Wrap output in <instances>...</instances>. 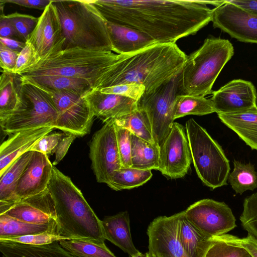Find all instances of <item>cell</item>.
<instances>
[{
    "mask_svg": "<svg viewBox=\"0 0 257 257\" xmlns=\"http://www.w3.org/2000/svg\"><path fill=\"white\" fill-rule=\"evenodd\" d=\"M224 1L95 0L92 4L107 22L144 33L157 44L175 43L195 34L212 19V9Z\"/></svg>",
    "mask_w": 257,
    "mask_h": 257,
    "instance_id": "6da1fadb",
    "label": "cell"
},
{
    "mask_svg": "<svg viewBox=\"0 0 257 257\" xmlns=\"http://www.w3.org/2000/svg\"><path fill=\"white\" fill-rule=\"evenodd\" d=\"M187 56L176 43L157 44L132 54L120 55L103 88L136 83L145 87V93L151 92L180 73Z\"/></svg>",
    "mask_w": 257,
    "mask_h": 257,
    "instance_id": "7a4b0ae2",
    "label": "cell"
},
{
    "mask_svg": "<svg viewBox=\"0 0 257 257\" xmlns=\"http://www.w3.org/2000/svg\"><path fill=\"white\" fill-rule=\"evenodd\" d=\"M47 188L54 202L58 235L105 245L101 220L69 177L54 166Z\"/></svg>",
    "mask_w": 257,
    "mask_h": 257,
    "instance_id": "3957f363",
    "label": "cell"
},
{
    "mask_svg": "<svg viewBox=\"0 0 257 257\" xmlns=\"http://www.w3.org/2000/svg\"><path fill=\"white\" fill-rule=\"evenodd\" d=\"M120 55L76 47L64 49L20 73L21 77L59 75L87 80L93 89L103 87L107 74Z\"/></svg>",
    "mask_w": 257,
    "mask_h": 257,
    "instance_id": "277c9868",
    "label": "cell"
},
{
    "mask_svg": "<svg viewBox=\"0 0 257 257\" xmlns=\"http://www.w3.org/2000/svg\"><path fill=\"white\" fill-rule=\"evenodd\" d=\"M65 38L63 50L80 48L112 51L107 21L92 1L52 0Z\"/></svg>",
    "mask_w": 257,
    "mask_h": 257,
    "instance_id": "5b68a950",
    "label": "cell"
},
{
    "mask_svg": "<svg viewBox=\"0 0 257 257\" xmlns=\"http://www.w3.org/2000/svg\"><path fill=\"white\" fill-rule=\"evenodd\" d=\"M233 54V46L227 39L207 37L187 56L179 74V94L200 97L212 94L214 82Z\"/></svg>",
    "mask_w": 257,
    "mask_h": 257,
    "instance_id": "8992f818",
    "label": "cell"
},
{
    "mask_svg": "<svg viewBox=\"0 0 257 257\" xmlns=\"http://www.w3.org/2000/svg\"><path fill=\"white\" fill-rule=\"evenodd\" d=\"M185 126L192 160L203 184L211 190L226 185L230 168L222 147L194 119Z\"/></svg>",
    "mask_w": 257,
    "mask_h": 257,
    "instance_id": "52a82bcc",
    "label": "cell"
},
{
    "mask_svg": "<svg viewBox=\"0 0 257 257\" xmlns=\"http://www.w3.org/2000/svg\"><path fill=\"white\" fill-rule=\"evenodd\" d=\"M21 80L20 101L15 110L0 121L6 134L44 127L55 128L58 112L49 92Z\"/></svg>",
    "mask_w": 257,
    "mask_h": 257,
    "instance_id": "ba28073f",
    "label": "cell"
},
{
    "mask_svg": "<svg viewBox=\"0 0 257 257\" xmlns=\"http://www.w3.org/2000/svg\"><path fill=\"white\" fill-rule=\"evenodd\" d=\"M179 74L154 91L144 93L138 101V108L146 113L151 125L154 143L159 148L174 122V101L180 94Z\"/></svg>",
    "mask_w": 257,
    "mask_h": 257,
    "instance_id": "9c48e42d",
    "label": "cell"
},
{
    "mask_svg": "<svg viewBox=\"0 0 257 257\" xmlns=\"http://www.w3.org/2000/svg\"><path fill=\"white\" fill-rule=\"evenodd\" d=\"M58 112L55 128L83 137L90 132L95 117L83 95L68 91H50Z\"/></svg>",
    "mask_w": 257,
    "mask_h": 257,
    "instance_id": "30bf717a",
    "label": "cell"
},
{
    "mask_svg": "<svg viewBox=\"0 0 257 257\" xmlns=\"http://www.w3.org/2000/svg\"><path fill=\"white\" fill-rule=\"evenodd\" d=\"M184 212L187 219L209 237L226 234L236 227L231 209L223 202L202 199L190 205Z\"/></svg>",
    "mask_w": 257,
    "mask_h": 257,
    "instance_id": "8fae6325",
    "label": "cell"
},
{
    "mask_svg": "<svg viewBox=\"0 0 257 257\" xmlns=\"http://www.w3.org/2000/svg\"><path fill=\"white\" fill-rule=\"evenodd\" d=\"M91 168L98 183L106 184L111 174L121 168L114 120L94 133L89 145Z\"/></svg>",
    "mask_w": 257,
    "mask_h": 257,
    "instance_id": "7c38bea8",
    "label": "cell"
},
{
    "mask_svg": "<svg viewBox=\"0 0 257 257\" xmlns=\"http://www.w3.org/2000/svg\"><path fill=\"white\" fill-rule=\"evenodd\" d=\"M185 128L174 122L172 129L160 147L159 171L171 179L181 178L189 172L191 154Z\"/></svg>",
    "mask_w": 257,
    "mask_h": 257,
    "instance_id": "4fadbf2b",
    "label": "cell"
},
{
    "mask_svg": "<svg viewBox=\"0 0 257 257\" xmlns=\"http://www.w3.org/2000/svg\"><path fill=\"white\" fill-rule=\"evenodd\" d=\"M224 2L212 9L213 27L239 41L257 44V14Z\"/></svg>",
    "mask_w": 257,
    "mask_h": 257,
    "instance_id": "5bb4252c",
    "label": "cell"
},
{
    "mask_svg": "<svg viewBox=\"0 0 257 257\" xmlns=\"http://www.w3.org/2000/svg\"><path fill=\"white\" fill-rule=\"evenodd\" d=\"M180 212L155 218L147 229L148 252L155 257H189L180 242L178 226Z\"/></svg>",
    "mask_w": 257,
    "mask_h": 257,
    "instance_id": "9a60e30c",
    "label": "cell"
},
{
    "mask_svg": "<svg viewBox=\"0 0 257 257\" xmlns=\"http://www.w3.org/2000/svg\"><path fill=\"white\" fill-rule=\"evenodd\" d=\"M65 41L59 18L51 2L39 17L26 42L32 45L39 60L62 50Z\"/></svg>",
    "mask_w": 257,
    "mask_h": 257,
    "instance_id": "2e32d148",
    "label": "cell"
},
{
    "mask_svg": "<svg viewBox=\"0 0 257 257\" xmlns=\"http://www.w3.org/2000/svg\"><path fill=\"white\" fill-rule=\"evenodd\" d=\"M211 98L215 112L235 113L257 107V93L254 85L243 79H234L213 91Z\"/></svg>",
    "mask_w": 257,
    "mask_h": 257,
    "instance_id": "e0dca14e",
    "label": "cell"
},
{
    "mask_svg": "<svg viewBox=\"0 0 257 257\" xmlns=\"http://www.w3.org/2000/svg\"><path fill=\"white\" fill-rule=\"evenodd\" d=\"M53 166L48 156L33 151L16 188L15 195L18 201L46 189L52 176Z\"/></svg>",
    "mask_w": 257,
    "mask_h": 257,
    "instance_id": "ac0fdd59",
    "label": "cell"
},
{
    "mask_svg": "<svg viewBox=\"0 0 257 257\" xmlns=\"http://www.w3.org/2000/svg\"><path fill=\"white\" fill-rule=\"evenodd\" d=\"M95 116L105 123L126 115L138 108V101L119 95L92 89L83 96Z\"/></svg>",
    "mask_w": 257,
    "mask_h": 257,
    "instance_id": "d6986e66",
    "label": "cell"
},
{
    "mask_svg": "<svg viewBox=\"0 0 257 257\" xmlns=\"http://www.w3.org/2000/svg\"><path fill=\"white\" fill-rule=\"evenodd\" d=\"M53 127H44L17 132L4 141L0 147V174L16 159L31 151L35 144Z\"/></svg>",
    "mask_w": 257,
    "mask_h": 257,
    "instance_id": "ffe728a7",
    "label": "cell"
},
{
    "mask_svg": "<svg viewBox=\"0 0 257 257\" xmlns=\"http://www.w3.org/2000/svg\"><path fill=\"white\" fill-rule=\"evenodd\" d=\"M112 51L119 55L132 54L157 44L147 34L133 28L107 22Z\"/></svg>",
    "mask_w": 257,
    "mask_h": 257,
    "instance_id": "44dd1931",
    "label": "cell"
},
{
    "mask_svg": "<svg viewBox=\"0 0 257 257\" xmlns=\"http://www.w3.org/2000/svg\"><path fill=\"white\" fill-rule=\"evenodd\" d=\"M101 224L105 239L118 247L130 256L140 252L136 248L133 242L127 211L106 216L101 220Z\"/></svg>",
    "mask_w": 257,
    "mask_h": 257,
    "instance_id": "7402d4cb",
    "label": "cell"
},
{
    "mask_svg": "<svg viewBox=\"0 0 257 257\" xmlns=\"http://www.w3.org/2000/svg\"><path fill=\"white\" fill-rule=\"evenodd\" d=\"M33 151H28L16 159L0 174V213L4 214L18 202L15 195L19 179L29 162Z\"/></svg>",
    "mask_w": 257,
    "mask_h": 257,
    "instance_id": "603a6c76",
    "label": "cell"
},
{
    "mask_svg": "<svg viewBox=\"0 0 257 257\" xmlns=\"http://www.w3.org/2000/svg\"><path fill=\"white\" fill-rule=\"evenodd\" d=\"M0 251L2 257H76L59 241L34 245L0 239Z\"/></svg>",
    "mask_w": 257,
    "mask_h": 257,
    "instance_id": "cb8c5ba5",
    "label": "cell"
},
{
    "mask_svg": "<svg viewBox=\"0 0 257 257\" xmlns=\"http://www.w3.org/2000/svg\"><path fill=\"white\" fill-rule=\"evenodd\" d=\"M217 115L222 123L234 131L252 150L257 151V107Z\"/></svg>",
    "mask_w": 257,
    "mask_h": 257,
    "instance_id": "d4e9b609",
    "label": "cell"
},
{
    "mask_svg": "<svg viewBox=\"0 0 257 257\" xmlns=\"http://www.w3.org/2000/svg\"><path fill=\"white\" fill-rule=\"evenodd\" d=\"M20 77L22 80L49 92L68 91L84 96L93 89L87 80L80 78L59 75Z\"/></svg>",
    "mask_w": 257,
    "mask_h": 257,
    "instance_id": "484cf974",
    "label": "cell"
},
{
    "mask_svg": "<svg viewBox=\"0 0 257 257\" xmlns=\"http://www.w3.org/2000/svg\"><path fill=\"white\" fill-rule=\"evenodd\" d=\"M179 236L185 251L189 257H204L212 240L196 228L186 218L184 211L180 212Z\"/></svg>",
    "mask_w": 257,
    "mask_h": 257,
    "instance_id": "4316f807",
    "label": "cell"
},
{
    "mask_svg": "<svg viewBox=\"0 0 257 257\" xmlns=\"http://www.w3.org/2000/svg\"><path fill=\"white\" fill-rule=\"evenodd\" d=\"M45 232L57 235L55 221L41 224H33L16 219L5 214L0 215V239Z\"/></svg>",
    "mask_w": 257,
    "mask_h": 257,
    "instance_id": "83f0119b",
    "label": "cell"
},
{
    "mask_svg": "<svg viewBox=\"0 0 257 257\" xmlns=\"http://www.w3.org/2000/svg\"><path fill=\"white\" fill-rule=\"evenodd\" d=\"M21 80L18 74L3 71L0 77V121L16 108L21 98Z\"/></svg>",
    "mask_w": 257,
    "mask_h": 257,
    "instance_id": "f1b7e54d",
    "label": "cell"
},
{
    "mask_svg": "<svg viewBox=\"0 0 257 257\" xmlns=\"http://www.w3.org/2000/svg\"><path fill=\"white\" fill-rule=\"evenodd\" d=\"M131 167L141 170H159L160 148L155 144L131 134Z\"/></svg>",
    "mask_w": 257,
    "mask_h": 257,
    "instance_id": "f546056e",
    "label": "cell"
},
{
    "mask_svg": "<svg viewBox=\"0 0 257 257\" xmlns=\"http://www.w3.org/2000/svg\"><path fill=\"white\" fill-rule=\"evenodd\" d=\"M152 176L151 170L121 167L111 174L106 184L115 191L130 189L143 185Z\"/></svg>",
    "mask_w": 257,
    "mask_h": 257,
    "instance_id": "4dcf8cb0",
    "label": "cell"
},
{
    "mask_svg": "<svg viewBox=\"0 0 257 257\" xmlns=\"http://www.w3.org/2000/svg\"><path fill=\"white\" fill-rule=\"evenodd\" d=\"M213 112L215 110L211 98L179 94L174 101V120L188 115H203Z\"/></svg>",
    "mask_w": 257,
    "mask_h": 257,
    "instance_id": "1f68e13d",
    "label": "cell"
},
{
    "mask_svg": "<svg viewBox=\"0 0 257 257\" xmlns=\"http://www.w3.org/2000/svg\"><path fill=\"white\" fill-rule=\"evenodd\" d=\"M3 214L33 224H41L55 221L52 216L27 199L16 203Z\"/></svg>",
    "mask_w": 257,
    "mask_h": 257,
    "instance_id": "d6a6232c",
    "label": "cell"
},
{
    "mask_svg": "<svg viewBox=\"0 0 257 257\" xmlns=\"http://www.w3.org/2000/svg\"><path fill=\"white\" fill-rule=\"evenodd\" d=\"M233 166V170L229 173L228 180L236 194H242L247 190L257 188V173L252 164H244L234 160Z\"/></svg>",
    "mask_w": 257,
    "mask_h": 257,
    "instance_id": "836d02e7",
    "label": "cell"
},
{
    "mask_svg": "<svg viewBox=\"0 0 257 257\" xmlns=\"http://www.w3.org/2000/svg\"><path fill=\"white\" fill-rule=\"evenodd\" d=\"M113 120L115 124L129 130L145 141L155 144L150 121L143 110L137 108L133 112Z\"/></svg>",
    "mask_w": 257,
    "mask_h": 257,
    "instance_id": "e575fe53",
    "label": "cell"
},
{
    "mask_svg": "<svg viewBox=\"0 0 257 257\" xmlns=\"http://www.w3.org/2000/svg\"><path fill=\"white\" fill-rule=\"evenodd\" d=\"M65 249L82 257H116L106 246L99 245L80 239L63 240L59 241Z\"/></svg>",
    "mask_w": 257,
    "mask_h": 257,
    "instance_id": "d590c367",
    "label": "cell"
},
{
    "mask_svg": "<svg viewBox=\"0 0 257 257\" xmlns=\"http://www.w3.org/2000/svg\"><path fill=\"white\" fill-rule=\"evenodd\" d=\"M211 238V243L204 257H245L249 254L242 247L224 239L220 236Z\"/></svg>",
    "mask_w": 257,
    "mask_h": 257,
    "instance_id": "8d00e7d4",
    "label": "cell"
},
{
    "mask_svg": "<svg viewBox=\"0 0 257 257\" xmlns=\"http://www.w3.org/2000/svg\"><path fill=\"white\" fill-rule=\"evenodd\" d=\"M239 219L243 229L257 239V192L244 199Z\"/></svg>",
    "mask_w": 257,
    "mask_h": 257,
    "instance_id": "74e56055",
    "label": "cell"
},
{
    "mask_svg": "<svg viewBox=\"0 0 257 257\" xmlns=\"http://www.w3.org/2000/svg\"><path fill=\"white\" fill-rule=\"evenodd\" d=\"M14 27L19 40L26 42L29 35L35 28L39 18L15 12L7 15Z\"/></svg>",
    "mask_w": 257,
    "mask_h": 257,
    "instance_id": "f35d334b",
    "label": "cell"
},
{
    "mask_svg": "<svg viewBox=\"0 0 257 257\" xmlns=\"http://www.w3.org/2000/svg\"><path fill=\"white\" fill-rule=\"evenodd\" d=\"M117 147L121 167H131L132 133L114 124Z\"/></svg>",
    "mask_w": 257,
    "mask_h": 257,
    "instance_id": "ab89813d",
    "label": "cell"
},
{
    "mask_svg": "<svg viewBox=\"0 0 257 257\" xmlns=\"http://www.w3.org/2000/svg\"><path fill=\"white\" fill-rule=\"evenodd\" d=\"M101 92L119 95L138 101L145 92L144 86L136 83H124L103 88Z\"/></svg>",
    "mask_w": 257,
    "mask_h": 257,
    "instance_id": "60d3db41",
    "label": "cell"
},
{
    "mask_svg": "<svg viewBox=\"0 0 257 257\" xmlns=\"http://www.w3.org/2000/svg\"><path fill=\"white\" fill-rule=\"evenodd\" d=\"M65 132L50 133L39 140L31 151L42 153L49 156L54 154L55 150Z\"/></svg>",
    "mask_w": 257,
    "mask_h": 257,
    "instance_id": "b9f144b4",
    "label": "cell"
},
{
    "mask_svg": "<svg viewBox=\"0 0 257 257\" xmlns=\"http://www.w3.org/2000/svg\"><path fill=\"white\" fill-rule=\"evenodd\" d=\"M3 240H8L26 244L40 245L67 239L54 233L45 232Z\"/></svg>",
    "mask_w": 257,
    "mask_h": 257,
    "instance_id": "7bdbcfd3",
    "label": "cell"
},
{
    "mask_svg": "<svg viewBox=\"0 0 257 257\" xmlns=\"http://www.w3.org/2000/svg\"><path fill=\"white\" fill-rule=\"evenodd\" d=\"M26 43V46L19 54L16 64L12 73L19 74L39 61L32 45L29 42Z\"/></svg>",
    "mask_w": 257,
    "mask_h": 257,
    "instance_id": "ee69618b",
    "label": "cell"
},
{
    "mask_svg": "<svg viewBox=\"0 0 257 257\" xmlns=\"http://www.w3.org/2000/svg\"><path fill=\"white\" fill-rule=\"evenodd\" d=\"M224 239L244 248L251 257H257V239L248 234L247 236L239 238L229 234L220 235Z\"/></svg>",
    "mask_w": 257,
    "mask_h": 257,
    "instance_id": "f6af8a7d",
    "label": "cell"
},
{
    "mask_svg": "<svg viewBox=\"0 0 257 257\" xmlns=\"http://www.w3.org/2000/svg\"><path fill=\"white\" fill-rule=\"evenodd\" d=\"M19 55L14 51L0 43V66L3 71L12 73Z\"/></svg>",
    "mask_w": 257,
    "mask_h": 257,
    "instance_id": "bcb514c9",
    "label": "cell"
},
{
    "mask_svg": "<svg viewBox=\"0 0 257 257\" xmlns=\"http://www.w3.org/2000/svg\"><path fill=\"white\" fill-rule=\"evenodd\" d=\"M76 137L75 135L65 132L55 150V159L52 163L53 166L57 165L63 159Z\"/></svg>",
    "mask_w": 257,
    "mask_h": 257,
    "instance_id": "7dc6e473",
    "label": "cell"
},
{
    "mask_svg": "<svg viewBox=\"0 0 257 257\" xmlns=\"http://www.w3.org/2000/svg\"><path fill=\"white\" fill-rule=\"evenodd\" d=\"M52 0H0L2 4L11 3L22 7L35 9L43 11L51 3Z\"/></svg>",
    "mask_w": 257,
    "mask_h": 257,
    "instance_id": "c3c4849f",
    "label": "cell"
},
{
    "mask_svg": "<svg viewBox=\"0 0 257 257\" xmlns=\"http://www.w3.org/2000/svg\"><path fill=\"white\" fill-rule=\"evenodd\" d=\"M0 37L19 40L14 27L4 14L0 15Z\"/></svg>",
    "mask_w": 257,
    "mask_h": 257,
    "instance_id": "681fc988",
    "label": "cell"
},
{
    "mask_svg": "<svg viewBox=\"0 0 257 257\" xmlns=\"http://www.w3.org/2000/svg\"><path fill=\"white\" fill-rule=\"evenodd\" d=\"M244 10L257 14V0H225Z\"/></svg>",
    "mask_w": 257,
    "mask_h": 257,
    "instance_id": "f907efd6",
    "label": "cell"
},
{
    "mask_svg": "<svg viewBox=\"0 0 257 257\" xmlns=\"http://www.w3.org/2000/svg\"><path fill=\"white\" fill-rule=\"evenodd\" d=\"M0 43L11 50L20 53L26 45V43L14 39L0 37Z\"/></svg>",
    "mask_w": 257,
    "mask_h": 257,
    "instance_id": "816d5d0a",
    "label": "cell"
},
{
    "mask_svg": "<svg viewBox=\"0 0 257 257\" xmlns=\"http://www.w3.org/2000/svg\"><path fill=\"white\" fill-rule=\"evenodd\" d=\"M131 257H146V253L144 254V253L140 252L136 255H134L133 256H131Z\"/></svg>",
    "mask_w": 257,
    "mask_h": 257,
    "instance_id": "f5cc1de1",
    "label": "cell"
},
{
    "mask_svg": "<svg viewBox=\"0 0 257 257\" xmlns=\"http://www.w3.org/2000/svg\"><path fill=\"white\" fill-rule=\"evenodd\" d=\"M146 257H155L153 255L150 254L148 252L146 253Z\"/></svg>",
    "mask_w": 257,
    "mask_h": 257,
    "instance_id": "db71d44e",
    "label": "cell"
},
{
    "mask_svg": "<svg viewBox=\"0 0 257 257\" xmlns=\"http://www.w3.org/2000/svg\"><path fill=\"white\" fill-rule=\"evenodd\" d=\"M76 257H82V256H78V255H75L74 254ZM131 257V256H130Z\"/></svg>",
    "mask_w": 257,
    "mask_h": 257,
    "instance_id": "11a10c76",
    "label": "cell"
},
{
    "mask_svg": "<svg viewBox=\"0 0 257 257\" xmlns=\"http://www.w3.org/2000/svg\"><path fill=\"white\" fill-rule=\"evenodd\" d=\"M245 257H251V256L249 254H248L247 256H246Z\"/></svg>",
    "mask_w": 257,
    "mask_h": 257,
    "instance_id": "9f6ffc18",
    "label": "cell"
}]
</instances>
